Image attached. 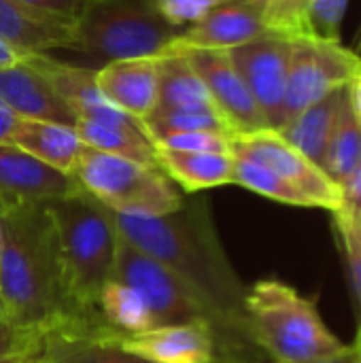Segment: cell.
I'll return each instance as SVG.
<instances>
[{"label":"cell","instance_id":"40","mask_svg":"<svg viewBox=\"0 0 361 363\" xmlns=\"http://www.w3.org/2000/svg\"><path fill=\"white\" fill-rule=\"evenodd\" d=\"M0 363H32V357H30V349H28V351H23V353L11 355V357L2 359Z\"/></svg>","mask_w":361,"mask_h":363},{"label":"cell","instance_id":"12","mask_svg":"<svg viewBox=\"0 0 361 363\" xmlns=\"http://www.w3.org/2000/svg\"><path fill=\"white\" fill-rule=\"evenodd\" d=\"M168 51H177L189 62V66L196 70V74L209 89L217 111L223 115L234 136L270 130L249 87L245 85L243 77L228 57V51L196 47H181Z\"/></svg>","mask_w":361,"mask_h":363},{"label":"cell","instance_id":"6","mask_svg":"<svg viewBox=\"0 0 361 363\" xmlns=\"http://www.w3.org/2000/svg\"><path fill=\"white\" fill-rule=\"evenodd\" d=\"M72 179L100 204L121 215L160 217L177 211L185 196L155 166L85 147Z\"/></svg>","mask_w":361,"mask_h":363},{"label":"cell","instance_id":"19","mask_svg":"<svg viewBox=\"0 0 361 363\" xmlns=\"http://www.w3.org/2000/svg\"><path fill=\"white\" fill-rule=\"evenodd\" d=\"M155 162L160 170L187 194H198L213 187L230 185L234 179L232 153L177 151L155 145Z\"/></svg>","mask_w":361,"mask_h":363},{"label":"cell","instance_id":"36","mask_svg":"<svg viewBox=\"0 0 361 363\" xmlns=\"http://www.w3.org/2000/svg\"><path fill=\"white\" fill-rule=\"evenodd\" d=\"M17 119L19 117L0 102V143H11V136H13Z\"/></svg>","mask_w":361,"mask_h":363},{"label":"cell","instance_id":"8","mask_svg":"<svg viewBox=\"0 0 361 363\" xmlns=\"http://www.w3.org/2000/svg\"><path fill=\"white\" fill-rule=\"evenodd\" d=\"M230 151L234 157L257 162L281 179L298 187L315 208L338 213L345 208L343 187L326 174L321 166L291 147L277 130H260L251 134H236L230 138Z\"/></svg>","mask_w":361,"mask_h":363},{"label":"cell","instance_id":"30","mask_svg":"<svg viewBox=\"0 0 361 363\" xmlns=\"http://www.w3.org/2000/svg\"><path fill=\"white\" fill-rule=\"evenodd\" d=\"M160 15L174 28L200 21L223 0H153Z\"/></svg>","mask_w":361,"mask_h":363},{"label":"cell","instance_id":"31","mask_svg":"<svg viewBox=\"0 0 361 363\" xmlns=\"http://www.w3.org/2000/svg\"><path fill=\"white\" fill-rule=\"evenodd\" d=\"M17 2L26 4L34 11L66 19V21H77L91 0H17Z\"/></svg>","mask_w":361,"mask_h":363},{"label":"cell","instance_id":"9","mask_svg":"<svg viewBox=\"0 0 361 363\" xmlns=\"http://www.w3.org/2000/svg\"><path fill=\"white\" fill-rule=\"evenodd\" d=\"M115 279L134 287L145 298V302L149 304L151 313L157 319V325L206 321L215 328L204 304L185 287L183 281H179L164 264L138 251L123 238L117 253Z\"/></svg>","mask_w":361,"mask_h":363},{"label":"cell","instance_id":"34","mask_svg":"<svg viewBox=\"0 0 361 363\" xmlns=\"http://www.w3.org/2000/svg\"><path fill=\"white\" fill-rule=\"evenodd\" d=\"M334 215V223H336V230H343L351 236V240L357 245V249L361 251V213L355 211H338V213H332Z\"/></svg>","mask_w":361,"mask_h":363},{"label":"cell","instance_id":"17","mask_svg":"<svg viewBox=\"0 0 361 363\" xmlns=\"http://www.w3.org/2000/svg\"><path fill=\"white\" fill-rule=\"evenodd\" d=\"M0 40L23 53L74 47V21L34 11L17 0H0Z\"/></svg>","mask_w":361,"mask_h":363},{"label":"cell","instance_id":"33","mask_svg":"<svg viewBox=\"0 0 361 363\" xmlns=\"http://www.w3.org/2000/svg\"><path fill=\"white\" fill-rule=\"evenodd\" d=\"M28 349H30V340L26 336H21L17 330H13L0 315V362L11 355L23 353Z\"/></svg>","mask_w":361,"mask_h":363},{"label":"cell","instance_id":"41","mask_svg":"<svg viewBox=\"0 0 361 363\" xmlns=\"http://www.w3.org/2000/svg\"><path fill=\"white\" fill-rule=\"evenodd\" d=\"M2 242H4V202H0V255H2Z\"/></svg>","mask_w":361,"mask_h":363},{"label":"cell","instance_id":"28","mask_svg":"<svg viewBox=\"0 0 361 363\" xmlns=\"http://www.w3.org/2000/svg\"><path fill=\"white\" fill-rule=\"evenodd\" d=\"M349 0H309L304 11V38L340 40V28Z\"/></svg>","mask_w":361,"mask_h":363},{"label":"cell","instance_id":"45","mask_svg":"<svg viewBox=\"0 0 361 363\" xmlns=\"http://www.w3.org/2000/svg\"><path fill=\"white\" fill-rule=\"evenodd\" d=\"M274 363H277V362H274Z\"/></svg>","mask_w":361,"mask_h":363},{"label":"cell","instance_id":"29","mask_svg":"<svg viewBox=\"0 0 361 363\" xmlns=\"http://www.w3.org/2000/svg\"><path fill=\"white\" fill-rule=\"evenodd\" d=\"M230 138L228 134L219 132H181V134H170L155 145L177 149V151H198V153H232L230 151Z\"/></svg>","mask_w":361,"mask_h":363},{"label":"cell","instance_id":"44","mask_svg":"<svg viewBox=\"0 0 361 363\" xmlns=\"http://www.w3.org/2000/svg\"><path fill=\"white\" fill-rule=\"evenodd\" d=\"M360 49H361V43H360ZM360 55H361V53H360Z\"/></svg>","mask_w":361,"mask_h":363},{"label":"cell","instance_id":"24","mask_svg":"<svg viewBox=\"0 0 361 363\" xmlns=\"http://www.w3.org/2000/svg\"><path fill=\"white\" fill-rule=\"evenodd\" d=\"M361 166V121L357 119L351 100L349 89L345 91V100L336 119V125L332 130L323 164L321 168L330 179H334L338 185H343L357 168Z\"/></svg>","mask_w":361,"mask_h":363},{"label":"cell","instance_id":"5","mask_svg":"<svg viewBox=\"0 0 361 363\" xmlns=\"http://www.w3.org/2000/svg\"><path fill=\"white\" fill-rule=\"evenodd\" d=\"M153 0H91L74 21L72 51L96 60L160 57L177 38Z\"/></svg>","mask_w":361,"mask_h":363},{"label":"cell","instance_id":"42","mask_svg":"<svg viewBox=\"0 0 361 363\" xmlns=\"http://www.w3.org/2000/svg\"><path fill=\"white\" fill-rule=\"evenodd\" d=\"M355 345H357V349H360V355H361V330L357 332V340H355Z\"/></svg>","mask_w":361,"mask_h":363},{"label":"cell","instance_id":"18","mask_svg":"<svg viewBox=\"0 0 361 363\" xmlns=\"http://www.w3.org/2000/svg\"><path fill=\"white\" fill-rule=\"evenodd\" d=\"M11 143L34 155L43 164L70 174L85 149L72 125L40 121V119H17Z\"/></svg>","mask_w":361,"mask_h":363},{"label":"cell","instance_id":"23","mask_svg":"<svg viewBox=\"0 0 361 363\" xmlns=\"http://www.w3.org/2000/svg\"><path fill=\"white\" fill-rule=\"evenodd\" d=\"M155 108H217L209 89L189 66V62L177 53L166 51L160 55V91Z\"/></svg>","mask_w":361,"mask_h":363},{"label":"cell","instance_id":"11","mask_svg":"<svg viewBox=\"0 0 361 363\" xmlns=\"http://www.w3.org/2000/svg\"><path fill=\"white\" fill-rule=\"evenodd\" d=\"M115 342L149 363H236L206 321L155 325L136 334H115Z\"/></svg>","mask_w":361,"mask_h":363},{"label":"cell","instance_id":"2","mask_svg":"<svg viewBox=\"0 0 361 363\" xmlns=\"http://www.w3.org/2000/svg\"><path fill=\"white\" fill-rule=\"evenodd\" d=\"M0 315L28 340L77 315L70 306L55 230L43 204H4Z\"/></svg>","mask_w":361,"mask_h":363},{"label":"cell","instance_id":"39","mask_svg":"<svg viewBox=\"0 0 361 363\" xmlns=\"http://www.w3.org/2000/svg\"><path fill=\"white\" fill-rule=\"evenodd\" d=\"M349 89V100H351V106L357 115V119L361 121V72L347 85Z\"/></svg>","mask_w":361,"mask_h":363},{"label":"cell","instance_id":"4","mask_svg":"<svg viewBox=\"0 0 361 363\" xmlns=\"http://www.w3.org/2000/svg\"><path fill=\"white\" fill-rule=\"evenodd\" d=\"M245 315L253 345L277 363H315L347 347L328 330L317 304L279 279L247 289Z\"/></svg>","mask_w":361,"mask_h":363},{"label":"cell","instance_id":"22","mask_svg":"<svg viewBox=\"0 0 361 363\" xmlns=\"http://www.w3.org/2000/svg\"><path fill=\"white\" fill-rule=\"evenodd\" d=\"M23 62L51 83V87L74 111L77 117H83L87 111L109 102L96 85V68L66 64L47 53H26Z\"/></svg>","mask_w":361,"mask_h":363},{"label":"cell","instance_id":"35","mask_svg":"<svg viewBox=\"0 0 361 363\" xmlns=\"http://www.w3.org/2000/svg\"><path fill=\"white\" fill-rule=\"evenodd\" d=\"M343 187V198H345V208L361 213V166L340 185Z\"/></svg>","mask_w":361,"mask_h":363},{"label":"cell","instance_id":"27","mask_svg":"<svg viewBox=\"0 0 361 363\" xmlns=\"http://www.w3.org/2000/svg\"><path fill=\"white\" fill-rule=\"evenodd\" d=\"M232 183L264 196L268 200L281 202V204H289V206H302V208H315L313 202L291 183H287L285 179H281L277 172H272L270 168L245 160V157H234V179Z\"/></svg>","mask_w":361,"mask_h":363},{"label":"cell","instance_id":"38","mask_svg":"<svg viewBox=\"0 0 361 363\" xmlns=\"http://www.w3.org/2000/svg\"><path fill=\"white\" fill-rule=\"evenodd\" d=\"M315 363H361V355L357 345H351V347H345L340 353L332 355V357H326V359H319Z\"/></svg>","mask_w":361,"mask_h":363},{"label":"cell","instance_id":"10","mask_svg":"<svg viewBox=\"0 0 361 363\" xmlns=\"http://www.w3.org/2000/svg\"><path fill=\"white\" fill-rule=\"evenodd\" d=\"M228 57L249 87L270 130H281L285 87L291 57V38L264 34L247 45L228 49Z\"/></svg>","mask_w":361,"mask_h":363},{"label":"cell","instance_id":"43","mask_svg":"<svg viewBox=\"0 0 361 363\" xmlns=\"http://www.w3.org/2000/svg\"><path fill=\"white\" fill-rule=\"evenodd\" d=\"M255 2H260V4H262V9H264V6H266L268 2H272V0H255Z\"/></svg>","mask_w":361,"mask_h":363},{"label":"cell","instance_id":"26","mask_svg":"<svg viewBox=\"0 0 361 363\" xmlns=\"http://www.w3.org/2000/svg\"><path fill=\"white\" fill-rule=\"evenodd\" d=\"M143 125L153 143L181 132H219L234 136L217 108H153L143 119Z\"/></svg>","mask_w":361,"mask_h":363},{"label":"cell","instance_id":"21","mask_svg":"<svg viewBox=\"0 0 361 363\" xmlns=\"http://www.w3.org/2000/svg\"><path fill=\"white\" fill-rule=\"evenodd\" d=\"M74 130L85 147L160 168L155 162V143L147 134L140 119H132L126 123H100L79 119Z\"/></svg>","mask_w":361,"mask_h":363},{"label":"cell","instance_id":"32","mask_svg":"<svg viewBox=\"0 0 361 363\" xmlns=\"http://www.w3.org/2000/svg\"><path fill=\"white\" fill-rule=\"evenodd\" d=\"M338 238H340V247L345 251V259H347V268L351 274V283H353V291L360 304V330H361V251L357 249V245L351 240V236L343 230H336Z\"/></svg>","mask_w":361,"mask_h":363},{"label":"cell","instance_id":"37","mask_svg":"<svg viewBox=\"0 0 361 363\" xmlns=\"http://www.w3.org/2000/svg\"><path fill=\"white\" fill-rule=\"evenodd\" d=\"M26 53L6 45L4 40H0V68H9V66H15L19 62H23Z\"/></svg>","mask_w":361,"mask_h":363},{"label":"cell","instance_id":"20","mask_svg":"<svg viewBox=\"0 0 361 363\" xmlns=\"http://www.w3.org/2000/svg\"><path fill=\"white\" fill-rule=\"evenodd\" d=\"M345 91H347V87H340V89L328 94L319 102H315L309 108H304L302 113H298L289 123H285L279 130V134L291 147H296L302 155H306L317 166L323 164V155H326L332 130L336 125V119H338V113H340V106L345 100Z\"/></svg>","mask_w":361,"mask_h":363},{"label":"cell","instance_id":"16","mask_svg":"<svg viewBox=\"0 0 361 363\" xmlns=\"http://www.w3.org/2000/svg\"><path fill=\"white\" fill-rule=\"evenodd\" d=\"M0 102L21 119H40L72 128L79 121L51 83L26 62L0 68Z\"/></svg>","mask_w":361,"mask_h":363},{"label":"cell","instance_id":"25","mask_svg":"<svg viewBox=\"0 0 361 363\" xmlns=\"http://www.w3.org/2000/svg\"><path fill=\"white\" fill-rule=\"evenodd\" d=\"M98 311L102 319L119 334H136L157 325V319L145 298L115 277L100 291Z\"/></svg>","mask_w":361,"mask_h":363},{"label":"cell","instance_id":"15","mask_svg":"<svg viewBox=\"0 0 361 363\" xmlns=\"http://www.w3.org/2000/svg\"><path fill=\"white\" fill-rule=\"evenodd\" d=\"M96 85L113 106L143 121L157 104L160 57L102 64L96 68Z\"/></svg>","mask_w":361,"mask_h":363},{"label":"cell","instance_id":"7","mask_svg":"<svg viewBox=\"0 0 361 363\" xmlns=\"http://www.w3.org/2000/svg\"><path fill=\"white\" fill-rule=\"evenodd\" d=\"M360 72L361 55L347 49L340 40H291L283 106L285 123H289L298 113L319 102L328 94L347 87Z\"/></svg>","mask_w":361,"mask_h":363},{"label":"cell","instance_id":"1","mask_svg":"<svg viewBox=\"0 0 361 363\" xmlns=\"http://www.w3.org/2000/svg\"><path fill=\"white\" fill-rule=\"evenodd\" d=\"M115 217L126 242L164 264L204 304L228 355L236 363L247 362L255 347L245 315L247 287L223 251L209 202L185 198L168 215L115 213Z\"/></svg>","mask_w":361,"mask_h":363},{"label":"cell","instance_id":"3","mask_svg":"<svg viewBox=\"0 0 361 363\" xmlns=\"http://www.w3.org/2000/svg\"><path fill=\"white\" fill-rule=\"evenodd\" d=\"M45 208L55 230L70 306L77 313H100L98 298L115 277L121 245L115 213L83 189L66 198L49 200Z\"/></svg>","mask_w":361,"mask_h":363},{"label":"cell","instance_id":"14","mask_svg":"<svg viewBox=\"0 0 361 363\" xmlns=\"http://www.w3.org/2000/svg\"><path fill=\"white\" fill-rule=\"evenodd\" d=\"M268 32L264 9L255 0H223L200 21L179 32L168 49H234L247 45Z\"/></svg>","mask_w":361,"mask_h":363},{"label":"cell","instance_id":"13","mask_svg":"<svg viewBox=\"0 0 361 363\" xmlns=\"http://www.w3.org/2000/svg\"><path fill=\"white\" fill-rule=\"evenodd\" d=\"M79 183L13 143H0V202L43 204L79 194Z\"/></svg>","mask_w":361,"mask_h":363}]
</instances>
